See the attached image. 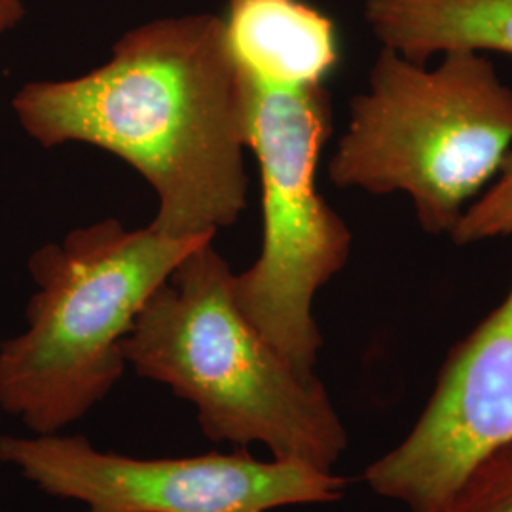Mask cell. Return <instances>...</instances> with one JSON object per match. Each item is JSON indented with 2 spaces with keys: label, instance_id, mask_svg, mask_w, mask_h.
I'll list each match as a JSON object with an SVG mask.
<instances>
[{
  "label": "cell",
  "instance_id": "obj_1",
  "mask_svg": "<svg viewBox=\"0 0 512 512\" xmlns=\"http://www.w3.org/2000/svg\"><path fill=\"white\" fill-rule=\"evenodd\" d=\"M12 112L40 147L82 143L131 165L164 236L213 239L247 207L249 86L222 16L141 23L92 71L23 84Z\"/></svg>",
  "mask_w": 512,
  "mask_h": 512
},
{
  "label": "cell",
  "instance_id": "obj_2",
  "mask_svg": "<svg viewBox=\"0 0 512 512\" xmlns=\"http://www.w3.org/2000/svg\"><path fill=\"white\" fill-rule=\"evenodd\" d=\"M234 272L207 241L148 298L124 340L128 365L196 404L205 437L264 444L272 458L330 471L348 433L317 374H306L239 310Z\"/></svg>",
  "mask_w": 512,
  "mask_h": 512
},
{
  "label": "cell",
  "instance_id": "obj_3",
  "mask_svg": "<svg viewBox=\"0 0 512 512\" xmlns=\"http://www.w3.org/2000/svg\"><path fill=\"white\" fill-rule=\"evenodd\" d=\"M207 241L105 219L37 249L27 327L0 344V408L33 435L88 414L122 378L124 340L148 298Z\"/></svg>",
  "mask_w": 512,
  "mask_h": 512
},
{
  "label": "cell",
  "instance_id": "obj_4",
  "mask_svg": "<svg viewBox=\"0 0 512 512\" xmlns=\"http://www.w3.org/2000/svg\"><path fill=\"white\" fill-rule=\"evenodd\" d=\"M511 150L512 88L488 55L456 50L427 67L382 46L329 177L372 196L404 194L427 234L450 236Z\"/></svg>",
  "mask_w": 512,
  "mask_h": 512
},
{
  "label": "cell",
  "instance_id": "obj_5",
  "mask_svg": "<svg viewBox=\"0 0 512 512\" xmlns=\"http://www.w3.org/2000/svg\"><path fill=\"white\" fill-rule=\"evenodd\" d=\"M245 78L249 150L260 171L262 247L251 268L234 274L232 291L260 334L298 370L315 374L323 338L313 300L344 270L353 241L317 186L332 103L325 86L283 88Z\"/></svg>",
  "mask_w": 512,
  "mask_h": 512
},
{
  "label": "cell",
  "instance_id": "obj_6",
  "mask_svg": "<svg viewBox=\"0 0 512 512\" xmlns=\"http://www.w3.org/2000/svg\"><path fill=\"white\" fill-rule=\"evenodd\" d=\"M0 461L44 494L86 512H268L342 499L346 480L308 461H260L245 450L135 459L99 452L86 437L0 435Z\"/></svg>",
  "mask_w": 512,
  "mask_h": 512
},
{
  "label": "cell",
  "instance_id": "obj_7",
  "mask_svg": "<svg viewBox=\"0 0 512 512\" xmlns=\"http://www.w3.org/2000/svg\"><path fill=\"white\" fill-rule=\"evenodd\" d=\"M512 440V283L450 353L416 425L366 469L376 494L427 512L499 444Z\"/></svg>",
  "mask_w": 512,
  "mask_h": 512
},
{
  "label": "cell",
  "instance_id": "obj_8",
  "mask_svg": "<svg viewBox=\"0 0 512 512\" xmlns=\"http://www.w3.org/2000/svg\"><path fill=\"white\" fill-rule=\"evenodd\" d=\"M224 21L241 71L256 82L323 86L338 63L332 19L304 0H228Z\"/></svg>",
  "mask_w": 512,
  "mask_h": 512
},
{
  "label": "cell",
  "instance_id": "obj_9",
  "mask_svg": "<svg viewBox=\"0 0 512 512\" xmlns=\"http://www.w3.org/2000/svg\"><path fill=\"white\" fill-rule=\"evenodd\" d=\"M384 48L418 63L446 52L512 55V0H365Z\"/></svg>",
  "mask_w": 512,
  "mask_h": 512
},
{
  "label": "cell",
  "instance_id": "obj_10",
  "mask_svg": "<svg viewBox=\"0 0 512 512\" xmlns=\"http://www.w3.org/2000/svg\"><path fill=\"white\" fill-rule=\"evenodd\" d=\"M427 512H512V440L499 444Z\"/></svg>",
  "mask_w": 512,
  "mask_h": 512
},
{
  "label": "cell",
  "instance_id": "obj_11",
  "mask_svg": "<svg viewBox=\"0 0 512 512\" xmlns=\"http://www.w3.org/2000/svg\"><path fill=\"white\" fill-rule=\"evenodd\" d=\"M450 236L458 245L512 236V150L494 181L467 205Z\"/></svg>",
  "mask_w": 512,
  "mask_h": 512
},
{
  "label": "cell",
  "instance_id": "obj_12",
  "mask_svg": "<svg viewBox=\"0 0 512 512\" xmlns=\"http://www.w3.org/2000/svg\"><path fill=\"white\" fill-rule=\"evenodd\" d=\"M25 14V0H0V37L16 29Z\"/></svg>",
  "mask_w": 512,
  "mask_h": 512
}]
</instances>
